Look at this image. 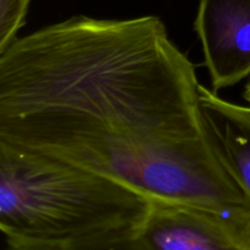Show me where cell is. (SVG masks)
Returning <instances> with one entry per match:
<instances>
[{
  "mask_svg": "<svg viewBox=\"0 0 250 250\" xmlns=\"http://www.w3.org/2000/svg\"><path fill=\"white\" fill-rule=\"evenodd\" d=\"M243 98H244V99H246V102L250 105V82L248 83V84H247L246 89H244Z\"/></svg>",
  "mask_w": 250,
  "mask_h": 250,
  "instance_id": "8",
  "label": "cell"
},
{
  "mask_svg": "<svg viewBox=\"0 0 250 250\" xmlns=\"http://www.w3.org/2000/svg\"><path fill=\"white\" fill-rule=\"evenodd\" d=\"M133 233L109 234L66 243H7V250H138Z\"/></svg>",
  "mask_w": 250,
  "mask_h": 250,
  "instance_id": "6",
  "label": "cell"
},
{
  "mask_svg": "<svg viewBox=\"0 0 250 250\" xmlns=\"http://www.w3.org/2000/svg\"><path fill=\"white\" fill-rule=\"evenodd\" d=\"M151 203L111 178L0 142V229L7 243L134 232Z\"/></svg>",
  "mask_w": 250,
  "mask_h": 250,
  "instance_id": "2",
  "label": "cell"
},
{
  "mask_svg": "<svg viewBox=\"0 0 250 250\" xmlns=\"http://www.w3.org/2000/svg\"><path fill=\"white\" fill-rule=\"evenodd\" d=\"M195 31L215 92L250 75V0H200Z\"/></svg>",
  "mask_w": 250,
  "mask_h": 250,
  "instance_id": "4",
  "label": "cell"
},
{
  "mask_svg": "<svg viewBox=\"0 0 250 250\" xmlns=\"http://www.w3.org/2000/svg\"><path fill=\"white\" fill-rule=\"evenodd\" d=\"M199 97L217 155L250 198V105L222 99L203 84Z\"/></svg>",
  "mask_w": 250,
  "mask_h": 250,
  "instance_id": "5",
  "label": "cell"
},
{
  "mask_svg": "<svg viewBox=\"0 0 250 250\" xmlns=\"http://www.w3.org/2000/svg\"><path fill=\"white\" fill-rule=\"evenodd\" d=\"M32 0H0V54L17 39Z\"/></svg>",
  "mask_w": 250,
  "mask_h": 250,
  "instance_id": "7",
  "label": "cell"
},
{
  "mask_svg": "<svg viewBox=\"0 0 250 250\" xmlns=\"http://www.w3.org/2000/svg\"><path fill=\"white\" fill-rule=\"evenodd\" d=\"M192 61L158 16H73L0 54V142L153 202L250 222L212 143Z\"/></svg>",
  "mask_w": 250,
  "mask_h": 250,
  "instance_id": "1",
  "label": "cell"
},
{
  "mask_svg": "<svg viewBox=\"0 0 250 250\" xmlns=\"http://www.w3.org/2000/svg\"><path fill=\"white\" fill-rule=\"evenodd\" d=\"M133 239L138 250H250V222L188 205L153 202Z\"/></svg>",
  "mask_w": 250,
  "mask_h": 250,
  "instance_id": "3",
  "label": "cell"
}]
</instances>
